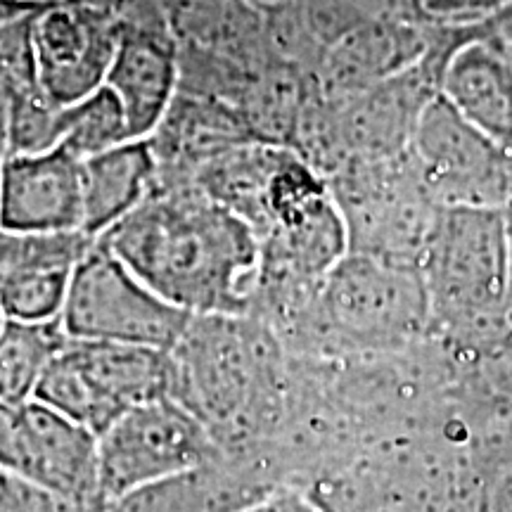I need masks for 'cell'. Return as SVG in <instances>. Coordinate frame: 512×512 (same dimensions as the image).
<instances>
[{
  "label": "cell",
  "mask_w": 512,
  "mask_h": 512,
  "mask_svg": "<svg viewBox=\"0 0 512 512\" xmlns=\"http://www.w3.org/2000/svg\"><path fill=\"white\" fill-rule=\"evenodd\" d=\"M74 268L38 273L0 292V309L8 320H27V323H43L57 320L67 299L69 280Z\"/></svg>",
  "instance_id": "20"
},
{
  "label": "cell",
  "mask_w": 512,
  "mask_h": 512,
  "mask_svg": "<svg viewBox=\"0 0 512 512\" xmlns=\"http://www.w3.org/2000/svg\"><path fill=\"white\" fill-rule=\"evenodd\" d=\"M98 242L190 316L252 313L259 235L192 181L157 174L150 195Z\"/></svg>",
  "instance_id": "1"
},
{
  "label": "cell",
  "mask_w": 512,
  "mask_h": 512,
  "mask_svg": "<svg viewBox=\"0 0 512 512\" xmlns=\"http://www.w3.org/2000/svg\"><path fill=\"white\" fill-rule=\"evenodd\" d=\"M117 43L119 24L105 0H43L31 24L38 86L74 105L105 86Z\"/></svg>",
  "instance_id": "10"
},
{
  "label": "cell",
  "mask_w": 512,
  "mask_h": 512,
  "mask_svg": "<svg viewBox=\"0 0 512 512\" xmlns=\"http://www.w3.org/2000/svg\"><path fill=\"white\" fill-rule=\"evenodd\" d=\"M95 238L86 233H27L0 228V292L38 273L74 268Z\"/></svg>",
  "instance_id": "17"
},
{
  "label": "cell",
  "mask_w": 512,
  "mask_h": 512,
  "mask_svg": "<svg viewBox=\"0 0 512 512\" xmlns=\"http://www.w3.org/2000/svg\"><path fill=\"white\" fill-rule=\"evenodd\" d=\"M0 467L83 512L105 508L98 437L46 403H0Z\"/></svg>",
  "instance_id": "8"
},
{
  "label": "cell",
  "mask_w": 512,
  "mask_h": 512,
  "mask_svg": "<svg viewBox=\"0 0 512 512\" xmlns=\"http://www.w3.org/2000/svg\"><path fill=\"white\" fill-rule=\"evenodd\" d=\"M119 43L105 86L124 107L131 138H150L181 88V55L155 0H121L114 10Z\"/></svg>",
  "instance_id": "11"
},
{
  "label": "cell",
  "mask_w": 512,
  "mask_h": 512,
  "mask_svg": "<svg viewBox=\"0 0 512 512\" xmlns=\"http://www.w3.org/2000/svg\"><path fill=\"white\" fill-rule=\"evenodd\" d=\"M221 458L207 427L174 399L140 403L98 437L100 494L114 503L133 491Z\"/></svg>",
  "instance_id": "6"
},
{
  "label": "cell",
  "mask_w": 512,
  "mask_h": 512,
  "mask_svg": "<svg viewBox=\"0 0 512 512\" xmlns=\"http://www.w3.org/2000/svg\"><path fill=\"white\" fill-rule=\"evenodd\" d=\"M83 159L67 147L8 155L0 178V228L83 233Z\"/></svg>",
  "instance_id": "12"
},
{
  "label": "cell",
  "mask_w": 512,
  "mask_h": 512,
  "mask_svg": "<svg viewBox=\"0 0 512 512\" xmlns=\"http://www.w3.org/2000/svg\"><path fill=\"white\" fill-rule=\"evenodd\" d=\"M5 157H8V150H3V147H0V178H3V164H5Z\"/></svg>",
  "instance_id": "25"
},
{
  "label": "cell",
  "mask_w": 512,
  "mask_h": 512,
  "mask_svg": "<svg viewBox=\"0 0 512 512\" xmlns=\"http://www.w3.org/2000/svg\"><path fill=\"white\" fill-rule=\"evenodd\" d=\"M313 304L332 328L356 339H399L432 318L418 266L347 252L320 283Z\"/></svg>",
  "instance_id": "9"
},
{
  "label": "cell",
  "mask_w": 512,
  "mask_h": 512,
  "mask_svg": "<svg viewBox=\"0 0 512 512\" xmlns=\"http://www.w3.org/2000/svg\"><path fill=\"white\" fill-rule=\"evenodd\" d=\"M505 50H508V55H510V62H512V43H510V46H505Z\"/></svg>",
  "instance_id": "28"
},
{
  "label": "cell",
  "mask_w": 512,
  "mask_h": 512,
  "mask_svg": "<svg viewBox=\"0 0 512 512\" xmlns=\"http://www.w3.org/2000/svg\"><path fill=\"white\" fill-rule=\"evenodd\" d=\"M64 112H67V105H60L50 98L38 86V81L19 86L15 98H12L8 155H36V152L60 147Z\"/></svg>",
  "instance_id": "19"
},
{
  "label": "cell",
  "mask_w": 512,
  "mask_h": 512,
  "mask_svg": "<svg viewBox=\"0 0 512 512\" xmlns=\"http://www.w3.org/2000/svg\"><path fill=\"white\" fill-rule=\"evenodd\" d=\"M5 323H8V318H5V313H3V309H0V332H3V328H5Z\"/></svg>",
  "instance_id": "26"
},
{
  "label": "cell",
  "mask_w": 512,
  "mask_h": 512,
  "mask_svg": "<svg viewBox=\"0 0 512 512\" xmlns=\"http://www.w3.org/2000/svg\"><path fill=\"white\" fill-rule=\"evenodd\" d=\"M190 318L95 240L74 266L60 325L69 339L171 351Z\"/></svg>",
  "instance_id": "5"
},
{
  "label": "cell",
  "mask_w": 512,
  "mask_h": 512,
  "mask_svg": "<svg viewBox=\"0 0 512 512\" xmlns=\"http://www.w3.org/2000/svg\"><path fill=\"white\" fill-rule=\"evenodd\" d=\"M43 0H0V34L34 17Z\"/></svg>",
  "instance_id": "23"
},
{
  "label": "cell",
  "mask_w": 512,
  "mask_h": 512,
  "mask_svg": "<svg viewBox=\"0 0 512 512\" xmlns=\"http://www.w3.org/2000/svg\"><path fill=\"white\" fill-rule=\"evenodd\" d=\"M432 318L494 323L508 313L510 226L494 207H439L418 256Z\"/></svg>",
  "instance_id": "3"
},
{
  "label": "cell",
  "mask_w": 512,
  "mask_h": 512,
  "mask_svg": "<svg viewBox=\"0 0 512 512\" xmlns=\"http://www.w3.org/2000/svg\"><path fill=\"white\" fill-rule=\"evenodd\" d=\"M34 399L100 437L140 403L171 399V356L133 344L67 339Z\"/></svg>",
  "instance_id": "4"
},
{
  "label": "cell",
  "mask_w": 512,
  "mask_h": 512,
  "mask_svg": "<svg viewBox=\"0 0 512 512\" xmlns=\"http://www.w3.org/2000/svg\"><path fill=\"white\" fill-rule=\"evenodd\" d=\"M446 24V22H444ZM456 50L439 76V95L512 155V62L505 46L489 38H470L448 24Z\"/></svg>",
  "instance_id": "14"
},
{
  "label": "cell",
  "mask_w": 512,
  "mask_h": 512,
  "mask_svg": "<svg viewBox=\"0 0 512 512\" xmlns=\"http://www.w3.org/2000/svg\"><path fill=\"white\" fill-rule=\"evenodd\" d=\"M171 399L216 434L254 420L271 380L273 342L249 313L192 316L169 351Z\"/></svg>",
  "instance_id": "2"
},
{
  "label": "cell",
  "mask_w": 512,
  "mask_h": 512,
  "mask_svg": "<svg viewBox=\"0 0 512 512\" xmlns=\"http://www.w3.org/2000/svg\"><path fill=\"white\" fill-rule=\"evenodd\" d=\"M0 512H83L29 479L0 467Z\"/></svg>",
  "instance_id": "21"
},
{
  "label": "cell",
  "mask_w": 512,
  "mask_h": 512,
  "mask_svg": "<svg viewBox=\"0 0 512 512\" xmlns=\"http://www.w3.org/2000/svg\"><path fill=\"white\" fill-rule=\"evenodd\" d=\"M67 339L60 318L43 323L8 320L0 332V403L34 399L38 382Z\"/></svg>",
  "instance_id": "16"
},
{
  "label": "cell",
  "mask_w": 512,
  "mask_h": 512,
  "mask_svg": "<svg viewBox=\"0 0 512 512\" xmlns=\"http://www.w3.org/2000/svg\"><path fill=\"white\" fill-rule=\"evenodd\" d=\"M427 3H430V0H425V5H427Z\"/></svg>",
  "instance_id": "29"
},
{
  "label": "cell",
  "mask_w": 512,
  "mask_h": 512,
  "mask_svg": "<svg viewBox=\"0 0 512 512\" xmlns=\"http://www.w3.org/2000/svg\"><path fill=\"white\" fill-rule=\"evenodd\" d=\"M259 3H266V5H273V3H283V0H259Z\"/></svg>",
  "instance_id": "27"
},
{
  "label": "cell",
  "mask_w": 512,
  "mask_h": 512,
  "mask_svg": "<svg viewBox=\"0 0 512 512\" xmlns=\"http://www.w3.org/2000/svg\"><path fill=\"white\" fill-rule=\"evenodd\" d=\"M430 24L366 19L344 31L318 57V93L344 98L403 74L430 50Z\"/></svg>",
  "instance_id": "13"
},
{
  "label": "cell",
  "mask_w": 512,
  "mask_h": 512,
  "mask_svg": "<svg viewBox=\"0 0 512 512\" xmlns=\"http://www.w3.org/2000/svg\"><path fill=\"white\" fill-rule=\"evenodd\" d=\"M508 226H510V287H508V316L512 318V204L508 209Z\"/></svg>",
  "instance_id": "24"
},
{
  "label": "cell",
  "mask_w": 512,
  "mask_h": 512,
  "mask_svg": "<svg viewBox=\"0 0 512 512\" xmlns=\"http://www.w3.org/2000/svg\"><path fill=\"white\" fill-rule=\"evenodd\" d=\"M408 157L437 207L512 204V155L467 124L441 95L422 110Z\"/></svg>",
  "instance_id": "7"
},
{
  "label": "cell",
  "mask_w": 512,
  "mask_h": 512,
  "mask_svg": "<svg viewBox=\"0 0 512 512\" xmlns=\"http://www.w3.org/2000/svg\"><path fill=\"white\" fill-rule=\"evenodd\" d=\"M512 0H430L425 5L432 22L475 24L508 8Z\"/></svg>",
  "instance_id": "22"
},
{
  "label": "cell",
  "mask_w": 512,
  "mask_h": 512,
  "mask_svg": "<svg viewBox=\"0 0 512 512\" xmlns=\"http://www.w3.org/2000/svg\"><path fill=\"white\" fill-rule=\"evenodd\" d=\"M159 162L150 138L126 140L83 159V233L98 240L155 188Z\"/></svg>",
  "instance_id": "15"
},
{
  "label": "cell",
  "mask_w": 512,
  "mask_h": 512,
  "mask_svg": "<svg viewBox=\"0 0 512 512\" xmlns=\"http://www.w3.org/2000/svg\"><path fill=\"white\" fill-rule=\"evenodd\" d=\"M131 138L124 107L112 88L100 86L86 98L67 105L64 112L62 147L81 159L112 150Z\"/></svg>",
  "instance_id": "18"
}]
</instances>
